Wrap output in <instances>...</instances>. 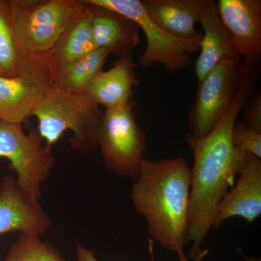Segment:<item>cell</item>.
Here are the masks:
<instances>
[{
    "mask_svg": "<svg viewBox=\"0 0 261 261\" xmlns=\"http://www.w3.org/2000/svg\"><path fill=\"white\" fill-rule=\"evenodd\" d=\"M258 84L256 75L243 72L234 100L210 133L201 139L185 136L194 155L187 234V245L191 243L192 247L187 257L195 261H202L207 253L201 250L202 244L246 159L247 154L233 145L231 132L244 104Z\"/></svg>",
    "mask_w": 261,
    "mask_h": 261,
    "instance_id": "1",
    "label": "cell"
},
{
    "mask_svg": "<svg viewBox=\"0 0 261 261\" xmlns=\"http://www.w3.org/2000/svg\"><path fill=\"white\" fill-rule=\"evenodd\" d=\"M191 173L181 157L144 159L130 190L132 203L145 218L152 241L179 253L187 245Z\"/></svg>",
    "mask_w": 261,
    "mask_h": 261,
    "instance_id": "2",
    "label": "cell"
},
{
    "mask_svg": "<svg viewBox=\"0 0 261 261\" xmlns=\"http://www.w3.org/2000/svg\"><path fill=\"white\" fill-rule=\"evenodd\" d=\"M15 40L27 61L47 65L84 9L83 0H6Z\"/></svg>",
    "mask_w": 261,
    "mask_h": 261,
    "instance_id": "3",
    "label": "cell"
},
{
    "mask_svg": "<svg viewBox=\"0 0 261 261\" xmlns=\"http://www.w3.org/2000/svg\"><path fill=\"white\" fill-rule=\"evenodd\" d=\"M103 113L83 94L68 93L50 88L37 103L30 116L37 118V132L45 145L51 147L65 132L72 148L90 151L98 147V133Z\"/></svg>",
    "mask_w": 261,
    "mask_h": 261,
    "instance_id": "4",
    "label": "cell"
},
{
    "mask_svg": "<svg viewBox=\"0 0 261 261\" xmlns=\"http://www.w3.org/2000/svg\"><path fill=\"white\" fill-rule=\"evenodd\" d=\"M132 99L118 107L106 109L98 133V147L110 172L135 181L145 159L147 142L139 125Z\"/></svg>",
    "mask_w": 261,
    "mask_h": 261,
    "instance_id": "5",
    "label": "cell"
},
{
    "mask_svg": "<svg viewBox=\"0 0 261 261\" xmlns=\"http://www.w3.org/2000/svg\"><path fill=\"white\" fill-rule=\"evenodd\" d=\"M42 142L37 130L25 134L20 123L0 121V158L10 161L20 190L37 201L56 165L51 147Z\"/></svg>",
    "mask_w": 261,
    "mask_h": 261,
    "instance_id": "6",
    "label": "cell"
},
{
    "mask_svg": "<svg viewBox=\"0 0 261 261\" xmlns=\"http://www.w3.org/2000/svg\"><path fill=\"white\" fill-rule=\"evenodd\" d=\"M84 1L116 12L133 20L142 29L147 41L145 50L138 61L142 68L159 63L168 72L176 73L190 66L192 63V55L200 50L201 39L185 40L169 35L149 19L141 0Z\"/></svg>",
    "mask_w": 261,
    "mask_h": 261,
    "instance_id": "7",
    "label": "cell"
},
{
    "mask_svg": "<svg viewBox=\"0 0 261 261\" xmlns=\"http://www.w3.org/2000/svg\"><path fill=\"white\" fill-rule=\"evenodd\" d=\"M242 63L224 61L202 82L189 113L190 135L201 139L208 135L236 97L241 80Z\"/></svg>",
    "mask_w": 261,
    "mask_h": 261,
    "instance_id": "8",
    "label": "cell"
},
{
    "mask_svg": "<svg viewBox=\"0 0 261 261\" xmlns=\"http://www.w3.org/2000/svg\"><path fill=\"white\" fill-rule=\"evenodd\" d=\"M50 88V73L44 63L32 62L13 78L0 75V121L22 124Z\"/></svg>",
    "mask_w": 261,
    "mask_h": 261,
    "instance_id": "9",
    "label": "cell"
},
{
    "mask_svg": "<svg viewBox=\"0 0 261 261\" xmlns=\"http://www.w3.org/2000/svg\"><path fill=\"white\" fill-rule=\"evenodd\" d=\"M220 18L244 63L259 66L261 61L260 0H219Z\"/></svg>",
    "mask_w": 261,
    "mask_h": 261,
    "instance_id": "10",
    "label": "cell"
},
{
    "mask_svg": "<svg viewBox=\"0 0 261 261\" xmlns=\"http://www.w3.org/2000/svg\"><path fill=\"white\" fill-rule=\"evenodd\" d=\"M51 226L50 218L39 204L20 190L16 180L5 176L0 181V235L8 232L42 235Z\"/></svg>",
    "mask_w": 261,
    "mask_h": 261,
    "instance_id": "11",
    "label": "cell"
},
{
    "mask_svg": "<svg viewBox=\"0 0 261 261\" xmlns=\"http://www.w3.org/2000/svg\"><path fill=\"white\" fill-rule=\"evenodd\" d=\"M261 215V159L247 154L238 179L219 206L213 229L233 217L252 224Z\"/></svg>",
    "mask_w": 261,
    "mask_h": 261,
    "instance_id": "12",
    "label": "cell"
},
{
    "mask_svg": "<svg viewBox=\"0 0 261 261\" xmlns=\"http://www.w3.org/2000/svg\"><path fill=\"white\" fill-rule=\"evenodd\" d=\"M199 22L204 32L199 44L200 55L195 62V72L200 82L221 62L240 61L241 58L220 18L214 0H204Z\"/></svg>",
    "mask_w": 261,
    "mask_h": 261,
    "instance_id": "13",
    "label": "cell"
},
{
    "mask_svg": "<svg viewBox=\"0 0 261 261\" xmlns=\"http://www.w3.org/2000/svg\"><path fill=\"white\" fill-rule=\"evenodd\" d=\"M135 67L130 53L120 57L109 70H102L96 75L84 91V95L106 109L130 102L134 99V89L139 85Z\"/></svg>",
    "mask_w": 261,
    "mask_h": 261,
    "instance_id": "14",
    "label": "cell"
},
{
    "mask_svg": "<svg viewBox=\"0 0 261 261\" xmlns=\"http://www.w3.org/2000/svg\"><path fill=\"white\" fill-rule=\"evenodd\" d=\"M149 19L169 35L180 39H201L196 29L204 0H141Z\"/></svg>",
    "mask_w": 261,
    "mask_h": 261,
    "instance_id": "15",
    "label": "cell"
},
{
    "mask_svg": "<svg viewBox=\"0 0 261 261\" xmlns=\"http://www.w3.org/2000/svg\"><path fill=\"white\" fill-rule=\"evenodd\" d=\"M94 8L92 34L96 47L121 57L138 45L140 29L133 20L107 8Z\"/></svg>",
    "mask_w": 261,
    "mask_h": 261,
    "instance_id": "16",
    "label": "cell"
},
{
    "mask_svg": "<svg viewBox=\"0 0 261 261\" xmlns=\"http://www.w3.org/2000/svg\"><path fill=\"white\" fill-rule=\"evenodd\" d=\"M83 1L84 9L48 60L47 66L51 77L97 49L92 34L94 8Z\"/></svg>",
    "mask_w": 261,
    "mask_h": 261,
    "instance_id": "17",
    "label": "cell"
},
{
    "mask_svg": "<svg viewBox=\"0 0 261 261\" xmlns=\"http://www.w3.org/2000/svg\"><path fill=\"white\" fill-rule=\"evenodd\" d=\"M109 55L108 51L97 48L53 75L51 88L84 94L87 86L102 71Z\"/></svg>",
    "mask_w": 261,
    "mask_h": 261,
    "instance_id": "18",
    "label": "cell"
},
{
    "mask_svg": "<svg viewBox=\"0 0 261 261\" xmlns=\"http://www.w3.org/2000/svg\"><path fill=\"white\" fill-rule=\"evenodd\" d=\"M32 63L25 59L15 40L6 0H0V75L18 76Z\"/></svg>",
    "mask_w": 261,
    "mask_h": 261,
    "instance_id": "19",
    "label": "cell"
},
{
    "mask_svg": "<svg viewBox=\"0 0 261 261\" xmlns=\"http://www.w3.org/2000/svg\"><path fill=\"white\" fill-rule=\"evenodd\" d=\"M3 261H67L49 242L42 241L41 235L21 233L12 244Z\"/></svg>",
    "mask_w": 261,
    "mask_h": 261,
    "instance_id": "20",
    "label": "cell"
},
{
    "mask_svg": "<svg viewBox=\"0 0 261 261\" xmlns=\"http://www.w3.org/2000/svg\"><path fill=\"white\" fill-rule=\"evenodd\" d=\"M231 141L236 148L261 159V133L237 120L231 132Z\"/></svg>",
    "mask_w": 261,
    "mask_h": 261,
    "instance_id": "21",
    "label": "cell"
},
{
    "mask_svg": "<svg viewBox=\"0 0 261 261\" xmlns=\"http://www.w3.org/2000/svg\"><path fill=\"white\" fill-rule=\"evenodd\" d=\"M243 122L247 126L261 133V93L255 89L242 108Z\"/></svg>",
    "mask_w": 261,
    "mask_h": 261,
    "instance_id": "22",
    "label": "cell"
},
{
    "mask_svg": "<svg viewBox=\"0 0 261 261\" xmlns=\"http://www.w3.org/2000/svg\"><path fill=\"white\" fill-rule=\"evenodd\" d=\"M152 243L153 242L151 239H149V252H150L151 257H152V261H154ZM76 258L78 261H99L96 257L93 250L87 248L80 243L77 244L76 245Z\"/></svg>",
    "mask_w": 261,
    "mask_h": 261,
    "instance_id": "23",
    "label": "cell"
},
{
    "mask_svg": "<svg viewBox=\"0 0 261 261\" xmlns=\"http://www.w3.org/2000/svg\"><path fill=\"white\" fill-rule=\"evenodd\" d=\"M178 261H188V257H187L185 252H181L178 253Z\"/></svg>",
    "mask_w": 261,
    "mask_h": 261,
    "instance_id": "24",
    "label": "cell"
},
{
    "mask_svg": "<svg viewBox=\"0 0 261 261\" xmlns=\"http://www.w3.org/2000/svg\"><path fill=\"white\" fill-rule=\"evenodd\" d=\"M244 257H245V261H261L260 257H255L251 256H247V255H245V254L243 253Z\"/></svg>",
    "mask_w": 261,
    "mask_h": 261,
    "instance_id": "25",
    "label": "cell"
}]
</instances>
